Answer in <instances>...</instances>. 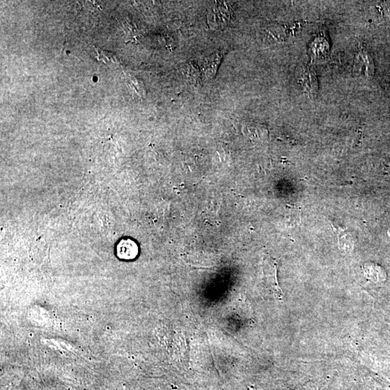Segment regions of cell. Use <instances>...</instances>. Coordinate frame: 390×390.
Returning a JSON list of instances; mask_svg holds the SVG:
<instances>
[{
	"instance_id": "cell-1",
	"label": "cell",
	"mask_w": 390,
	"mask_h": 390,
	"mask_svg": "<svg viewBox=\"0 0 390 390\" xmlns=\"http://www.w3.org/2000/svg\"><path fill=\"white\" fill-rule=\"evenodd\" d=\"M232 15V10L230 5L225 2H216L208 15V20L212 26H227L230 21Z\"/></svg>"
},
{
	"instance_id": "cell-2",
	"label": "cell",
	"mask_w": 390,
	"mask_h": 390,
	"mask_svg": "<svg viewBox=\"0 0 390 390\" xmlns=\"http://www.w3.org/2000/svg\"><path fill=\"white\" fill-rule=\"evenodd\" d=\"M354 71L361 77H370L373 75V60L366 51L360 50L356 54L354 63Z\"/></svg>"
},
{
	"instance_id": "cell-3",
	"label": "cell",
	"mask_w": 390,
	"mask_h": 390,
	"mask_svg": "<svg viewBox=\"0 0 390 390\" xmlns=\"http://www.w3.org/2000/svg\"><path fill=\"white\" fill-rule=\"evenodd\" d=\"M299 82L310 94H315L318 89L317 78L315 73L310 69H305L300 72Z\"/></svg>"
},
{
	"instance_id": "cell-4",
	"label": "cell",
	"mask_w": 390,
	"mask_h": 390,
	"mask_svg": "<svg viewBox=\"0 0 390 390\" xmlns=\"http://www.w3.org/2000/svg\"><path fill=\"white\" fill-rule=\"evenodd\" d=\"M222 58H223V53L217 52L215 54H211L204 61L203 70L208 77L211 78L216 74Z\"/></svg>"
},
{
	"instance_id": "cell-5",
	"label": "cell",
	"mask_w": 390,
	"mask_h": 390,
	"mask_svg": "<svg viewBox=\"0 0 390 390\" xmlns=\"http://www.w3.org/2000/svg\"><path fill=\"white\" fill-rule=\"evenodd\" d=\"M138 249L137 245L130 240H124L118 245V256L121 259H130L135 258L137 255Z\"/></svg>"
},
{
	"instance_id": "cell-6",
	"label": "cell",
	"mask_w": 390,
	"mask_h": 390,
	"mask_svg": "<svg viewBox=\"0 0 390 390\" xmlns=\"http://www.w3.org/2000/svg\"><path fill=\"white\" fill-rule=\"evenodd\" d=\"M262 40L270 44L279 43L283 40L285 34L282 28L279 27H268L263 29Z\"/></svg>"
},
{
	"instance_id": "cell-7",
	"label": "cell",
	"mask_w": 390,
	"mask_h": 390,
	"mask_svg": "<svg viewBox=\"0 0 390 390\" xmlns=\"http://www.w3.org/2000/svg\"><path fill=\"white\" fill-rule=\"evenodd\" d=\"M245 129H246L248 135H250V137H255V138H264L267 134V130L264 126L260 125H247Z\"/></svg>"
},
{
	"instance_id": "cell-8",
	"label": "cell",
	"mask_w": 390,
	"mask_h": 390,
	"mask_svg": "<svg viewBox=\"0 0 390 390\" xmlns=\"http://www.w3.org/2000/svg\"><path fill=\"white\" fill-rule=\"evenodd\" d=\"M130 87L135 91V93L139 96H143L146 95V88L143 84L136 77H132L129 82Z\"/></svg>"
},
{
	"instance_id": "cell-9",
	"label": "cell",
	"mask_w": 390,
	"mask_h": 390,
	"mask_svg": "<svg viewBox=\"0 0 390 390\" xmlns=\"http://www.w3.org/2000/svg\"><path fill=\"white\" fill-rule=\"evenodd\" d=\"M187 74H188L190 79H192L194 82L198 83L199 77H200V72H199L198 67L195 65V63H190V65L187 66Z\"/></svg>"
},
{
	"instance_id": "cell-10",
	"label": "cell",
	"mask_w": 390,
	"mask_h": 390,
	"mask_svg": "<svg viewBox=\"0 0 390 390\" xmlns=\"http://www.w3.org/2000/svg\"><path fill=\"white\" fill-rule=\"evenodd\" d=\"M382 8L383 11L384 12V15L390 18V2H386V3H383L382 5Z\"/></svg>"
}]
</instances>
